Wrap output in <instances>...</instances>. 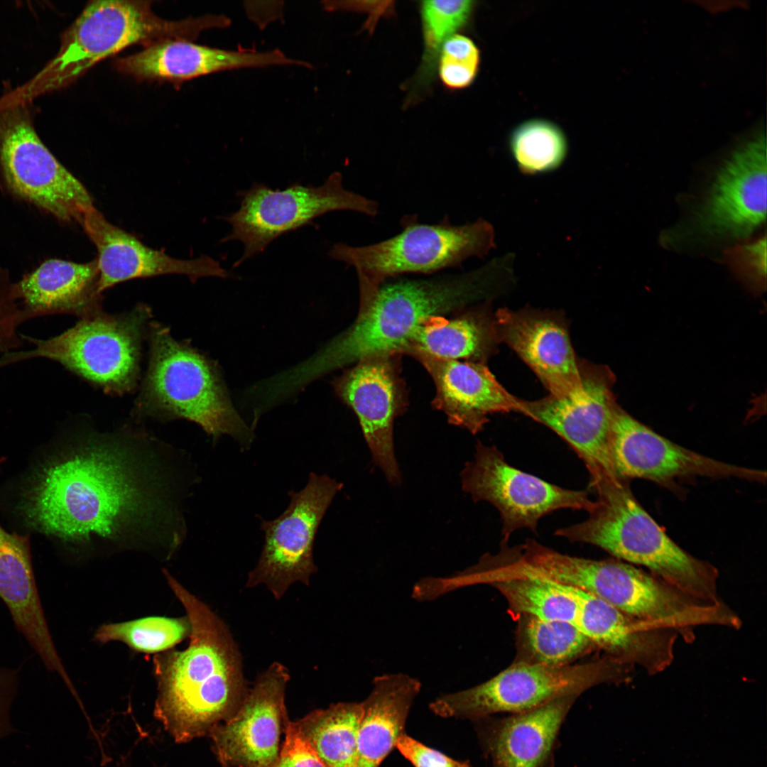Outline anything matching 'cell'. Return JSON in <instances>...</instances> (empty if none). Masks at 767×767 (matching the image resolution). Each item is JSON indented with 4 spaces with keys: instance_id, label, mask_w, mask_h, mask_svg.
Masks as SVG:
<instances>
[{
    "instance_id": "1",
    "label": "cell",
    "mask_w": 767,
    "mask_h": 767,
    "mask_svg": "<svg viewBox=\"0 0 767 767\" xmlns=\"http://www.w3.org/2000/svg\"><path fill=\"white\" fill-rule=\"evenodd\" d=\"M147 438L90 433L44 463L21 505L33 529L63 542L180 541L172 484Z\"/></svg>"
},
{
    "instance_id": "2",
    "label": "cell",
    "mask_w": 767,
    "mask_h": 767,
    "mask_svg": "<svg viewBox=\"0 0 767 767\" xmlns=\"http://www.w3.org/2000/svg\"><path fill=\"white\" fill-rule=\"evenodd\" d=\"M502 285L497 265L457 275L426 279L392 278L378 285L359 284L356 321L313 359L298 368L305 383L316 376L371 355L406 354L420 327L492 295Z\"/></svg>"
},
{
    "instance_id": "3",
    "label": "cell",
    "mask_w": 767,
    "mask_h": 767,
    "mask_svg": "<svg viewBox=\"0 0 767 767\" xmlns=\"http://www.w3.org/2000/svg\"><path fill=\"white\" fill-rule=\"evenodd\" d=\"M191 624L188 647L154 657L156 713L177 741L198 736L238 708L246 694L241 655L227 625L168 571Z\"/></svg>"
},
{
    "instance_id": "4",
    "label": "cell",
    "mask_w": 767,
    "mask_h": 767,
    "mask_svg": "<svg viewBox=\"0 0 767 767\" xmlns=\"http://www.w3.org/2000/svg\"><path fill=\"white\" fill-rule=\"evenodd\" d=\"M597 494L588 517L558 528L555 535L590 544L629 564L640 565L686 594L704 602H722L717 569L674 543L634 497L628 479L604 472L590 478Z\"/></svg>"
},
{
    "instance_id": "5",
    "label": "cell",
    "mask_w": 767,
    "mask_h": 767,
    "mask_svg": "<svg viewBox=\"0 0 767 767\" xmlns=\"http://www.w3.org/2000/svg\"><path fill=\"white\" fill-rule=\"evenodd\" d=\"M151 1L97 0L87 3L63 32L57 55L33 77L2 95L5 105L30 104L65 88L99 61L127 47H146L167 40H191L201 32L229 26L223 15L169 21L154 13Z\"/></svg>"
},
{
    "instance_id": "6",
    "label": "cell",
    "mask_w": 767,
    "mask_h": 767,
    "mask_svg": "<svg viewBox=\"0 0 767 767\" xmlns=\"http://www.w3.org/2000/svg\"><path fill=\"white\" fill-rule=\"evenodd\" d=\"M148 335V366L135 413L190 420L214 440L228 435L248 449L253 433L234 408L215 365L161 324L151 322Z\"/></svg>"
},
{
    "instance_id": "7",
    "label": "cell",
    "mask_w": 767,
    "mask_h": 767,
    "mask_svg": "<svg viewBox=\"0 0 767 767\" xmlns=\"http://www.w3.org/2000/svg\"><path fill=\"white\" fill-rule=\"evenodd\" d=\"M151 312L141 305L129 312H100L48 339L22 335L32 348L0 357V369L26 360L55 361L111 394L134 390L139 376L142 339Z\"/></svg>"
},
{
    "instance_id": "8",
    "label": "cell",
    "mask_w": 767,
    "mask_h": 767,
    "mask_svg": "<svg viewBox=\"0 0 767 767\" xmlns=\"http://www.w3.org/2000/svg\"><path fill=\"white\" fill-rule=\"evenodd\" d=\"M401 231L386 239L364 246L334 244L328 256L353 267L358 281L371 285L408 273L431 274L484 258L495 246L494 227L479 218L452 224L447 217L436 224L405 215Z\"/></svg>"
},
{
    "instance_id": "9",
    "label": "cell",
    "mask_w": 767,
    "mask_h": 767,
    "mask_svg": "<svg viewBox=\"0 0 767 767\" xmlns=\"http://www.w3.org/2000/svg\"><path fill=\"white\" fill-rule=\"evenodd\" d=\"M634 668L606 656L561 666L516 661L484 682L439 697L430 708L442 717L477 720L496 713H521L560 698L578 697L600 684L629 682Z\"/></svg>"
},
{
    "instance_id": "10",
    "label": "cell",
    "mask_w": 767,
    "mask_h": 767,
    "mask_svg": "<svg viewBox=\"0 0 767 767\" xmlns=\"http://www.w3.org/2000/svg\"><path fill=\"white\" fill-rule=\"evenodd\" d=\"M28 105L0 108V186L62 222L80 224L92 198L43 143Z\"/></svg>"
},
{
    "instance_id": "11",
    "label": "cell",
    "mask_w": 767,
    "mask_h": 767,
    "mask_svg": "<svg viewBox=\"0 0 767 767\" xmlns=\"http://www.w3.org/2000/svg\"><path fill=\"white\" fill-rule=\"evenodd\" d=\"M239 209L223 219L231 225L222 242L239 241L244 253L234 268L260 254L283 234L296 230L326 213L351 211L376 217L377 202L344 187L343 176L334 172L320 186L294 183L284 190H273L254 183L239 192Z\"/></svg>"
},
{
    "instance_id": "12",
    "label": "cell",
    "mask_w": 767,
    "mask_h": 767,
    "mask_svg": "<svg viewBox=\"0 0 767 767\" xmlns=\"http://www.w3.org/2000/svg\"><path fill=\"white\" fill-rule=\"evenodd\" d=\"M582 589L634 618L678 631L692 642L694 629L721 626L739 629L741 621L724 602L695 599L651 573L615 559L592 560L581 579Z\"/></svg>"
},
{
    "instance_id": "13",
    "label": "cell",
    "mask_w": 767,
    "mask_h": 767,
    "mask_svg": "<svg viewBox=\"0 0 767 767\" xmlns=\"http://www.w3.org/2000/svg\"><path fill=\"white\" fill-rule=\"evenodd\" d=\"M462 490L474 502L486 501L499 511L501 543H508L520 529L536 532L540 518L560 509L592 508L587 491L573 490L548 482L509 464L494 445L478 442L474 457L460 472Z\"/></svg>"
},
{
    "instance_id": "14",
    "label": "cell",
    "mask_w": 767,
    "mask_h": 767,
    "mask_svg": "<svg viewBox=\"0 0 767 767\" xmlns=\"http://www.w3.org/2000/svg\"><path fill=\"white\" fill-rule=\"evenodd\" d=\"M580 380L569 391L535 401L521 400L518 413L549 428L582 460L589 478L615 473L611 437L618 404L615 378L604 365L580 361ZM618 476V475H617Z\"/></svg>"
},
{
    "instance_id": "15",
    "label": "cell",
    "mask_w": 767,
    "mask_h": 767,
    "mask_svg": "<svg viewBox=\"0 0 767 767\" xmlns=\"http://www.w3.org/2000/svg\"><path fill=\"white\" fill-rule=\"evenodd\" d=\"M343 484L326 474L311 472L299 491H290V504L272 521L261 518L264 543L258 562L248 576L246 587L264 584L276 599L290 585H309L317 571L313 546L321 521Z\"/></svg>"
},
{
    "instance_id": "16",
    "label": "cell",
    "mask_w": 767,
    "mask_h": 767,
    "mask_svg": "<svg viewBox=\"0 0 767 767\" xmlns=\"http://www.w3.org/2000/svg\"><path fill=\"white\" fill-rule=\"evenodd\" d=\"M399 357H364L334 381L336 393L358 418L374 464L393 486L402 482L395 455L393 424L406 404Z\"/></svg>"
},
{
    "instance_id": "17",
    "label": "cell",
    "mask_w": 767,
    "mask_h": 767,
    "mask_svg": "<svg viewBox=\"0 0 767 767\" xmlns=\"http://www.w3.org/2000/svg\"><path fill=\"white\" fill-rule=\"evenodd\" d=\"M289 671L278 662L260 675L222 724L212 728L217 755L225 767H273L285 720V690Z\"/></svg>"
},
{
    "instance_id": "18",
    "label": "cell",
    "mask_w": 767,
    "mask_h": 767,
    "mask_svg": "<svg viewBox=\"0 0 767 767\" xmlns=\"http://www.w3.org/2000/svg\"><path fill=\"white\" fill-rule=\"evenodd\" d=\"M611 457L616 475L626 479L662 482L703 476L762 482L766 478L764 471L727 464L684 448L641 423L620 406L613 423Z\"/></svg>"
},
{
    "instance_id": "19",
    "label": "cell",
    "mask_w": 767,
    "mask_h": 767,
    "mask_svg": "<svg viewBox=\"0 0 767 767\" xmlns=\"http://www.w3.org/2000/svg\"><path fill=\"white\" fill-rule=\"evenodd\" d=\"M765 141H752L732 155L718 173L697 215V227L712 236H745L766 219Z\"/></svg>"
},
{
    "instance_id": "20",
    "label": "cell",
    "mask_w": 767,
    "mask_h": 767,
    "mask_svg": "<svg viewBox=\"0 0 767 767\" xmlns=\"http://www.w3.org/2000/svg\"><path fill=\"white\" fill-rule=\"evenodd\" d=\"M494 320L499 342L518 355L550 394L565 393L578 384L580 361L562 318L545 311L502 308Z\"/></svg>"
},
{
    "instance_id": "21",
    "label": "cell",
    "mask_w": 767,
    "mask_h": 767,
    "mask_svg": "<svg viewBox=\"0 0 767 767\" xmlns=\"http://www.w3.org/2000/svg\"><path fill=\"white\" fill-rule=\"evenodd\" d=\"M80 225L97 250L99 290L123 281L164 274H181L192 281L201 277H229L219 262L208 256L181 260L151 249L112 224L94 206L85 214Z\"/></svg>"
},
{
    "instance_id": "22",
    "label": "cell",
    "mask_w": 767,
    "mask_h": 767,
    "mask_svg": "<svg viewBox=\"0 0 767 767\" xmlns=\"http://www.w3.org/2000/svg\"><path fill=\"white\" fill-rule=\"evenodd\" d=\"M431 376L436 388L433 406L442 411L448 422L480 432L496 413H518L521 400L507 391L485 363L440 359L412 352Z\"/></svg>"
},
{
    "instance_id": "23",
    "label": "cell",
    "mask_w": 767,
    "mask_h": 767,
    "mask_svg": "<svg viewBox=\"0 0 767 767\" xmlns=\"http://www.w3.org/2000/svg\"><path fill=\"white\" fill-rule=\"evenodd\" d=\"M296 64L295 60L278 49L266 52L227 50L172 39L119 58L114 67L137 80L178 82L224 70Z\"/></svg>"
},
{
    "instance_id": "24",
    "label": "cell",
    "mask_w": 767,
    "mask_h": 767,
    "mask_svg": "<svg viewBox=\"0 0 767 767\" xmlns=\"http://www.w3.org/2000/svg\"><path fill=\"white\" fill-rule=\"evenodd\" d=\"M99 278L96 259L87 263L44 261L14 283L24 322L54 314L83 319L102 312Z\"/></svg>"
},
{
    "instance_id": "25",
    "label": "cell",
    "mask_w": 767,
    "mask_h": 767,
    "mask_svg": "<svg viewBox=\"0 0 767 767\" xmlns=\"http://www.w3.org/2000/svg\"><path fill=\"white\" fill-rule=\"evenodd\" d=\"M577 697L560 698L487 727L482 740L493 767H539Z\"/></svg>"
},
{
    "instance_id": "26",
    "label": "cell",
    "mask_w": 767,
    "mask_h": 767,
    "mask_svg": "<svg viewBox=\"0 0 767 767\" xmlns=\"http://www.w3.org/2000/svg\"><path fill=\"white\" fill-rule=\"evenodd\" d=\"M372 690L361 702L353 767H379L404 734L410 709L420 682L404 673L374 678Z\"/></svg>"
},
{
    "instance_id": "27",
    "label": "cell",
    "mask_w": 767,
    "mask_h": 767,
    "mask_svg": "<svg viewBox=\"0 0 767 767\" xmlns=\"http://www.w3.org/2000/svg\"><path fill=\"white\" fill-rule=\"evenodd\" d=\"M499 342L494 320L483 312L455 319H428L413 337L406 354L425 353L440 359L484 363Z\"/></svg>"
},
{
    "instance_id": "28",
    "label": "cell",
    "mask_w": 767,
    "mask_h": 767,
    "mask_svg": "<svg viewBox=\"0 0 767 767\" xmlns=\"http://www.w3.org/2000/svg\"><path fill=\"white\" fill-rule=\"evenodd\" d=\"M361 702H339L293 722L325 767H353Z\"/></svg>"
},
{
    "instance_id": "29",
    "label": "cell",
    "mask_w": 767,
    "mask_h": 767,
    "mask_svg": "<svg viewBox=\"0 0 767 767\" xmlns=\"http://www.w3.org/2000/svg\"><path fill=\"white\" fill-rule=\"evenodd\" d=\"M519 635L523 661L552 666L570 664L594 648L591 641L570 624L520 616Z\"/></svg>"
},
{
    "instance_id": "30",
    "label": "cell",
    "mask_w": 767,
    "mask_h": 767,
    "mask_svg": "<svg viewBox=\"0 0 767 767\" xmlns=\"http://www.w3.org/2000/svg\"><path fill=\"white\" fill-rule=\"evenodd\" d=\"M509 148L518 170L526 175L547 173L559 168L568 150L563 131L555 124L532 119L511 133Z\"/></svg>"
},
{
    "instance_id": "31",
    "label": "cell",
    "mask_w": 767,
    "mask_h": 767,
    "mask_svg": "<svg viewBox=\"0 0 767 767\" xmlns=\"http://www.w3.org/2000/svg\"><path fill=\"white\" fill-rule=\"evenodd\" d=\"M191 633L188 617L151 616L122 623L104 624L96 632L102 643L119 641L146 653L166 651Z\"/></svg>"
},
{
    "instance_id": "32",
    "label": "cell",
    "mask_w": 767,
    "mask_h": 767,
    "mask_svg": "<svg viewBox=\"0 0 767 767\" xmlns=\"http://www.w3.org/2000/svg\"><path fill=\"white\" fill-rule=\"evenodd\" d=\"M473 8L474 1L467 0H433L421 3L425 71L429 67L433 70L435 59L443 43L467 23Z\"/></svg>"
},
{
    "instance_id": "33",
    "label": "cell",
    "mask_w": 767,
    "mask_h": 767,
    "mask_svg": "<svg viewBox=\"0 0 767 767\" xmlns=\"http://www.w3.org/2000/svg\"><path fill=\"white\" fill-rule=\"evenodd\" d=\"M438 58L439 75L448 88L462 89L475 79L480 55L469 38L460 34L451 36L443 43Z\"/></svg>"
},
{
    "instance_id": "34",
    "label": "cell",
    "mask_w": 767,
    "mask_h": 767,
    "mask_svg": "<svg viewBox=\"0 0 767 767\" xmlns=\"http://www.w3.org/2000/svg\"><path fill=\"white\" fill-rule=\"evenodd\" d=\"M24 322L9 272L0 267V357L16 351L23 342L18 333Z\"/></svg>"
},
{
    "instance_id": "35",
    "label": "cell",
    "mask_w": 767,
    "mask_h": 767,
    "mask_svg": "<svg viewBox=\"0 0 767 767\" xmlns=\"http://www.w3.org/2000/svg\"><path fill=\"white\" fill-rule=\"evenodd\" d=\"M734 270L756 290H764L766 278V239L739 245L729 255Z\"/></svg>"
},
{
    "instance_id": "36",
    "label": "cell",
    "mask_w": 767,
    "mask_h": 767,
    "mask_svg": "<svg viewBox=\"0 0 767 767\" xmlns=\"http://www.w3.org/2000/svg\"><path fill=\"white\" fill-rule=\"evenodd\" d=\"M273 767H325L293 722L285 725V739Z\"/></svg>"
},
{
    "instance_id": "37",
    "label": "cell",
    "mask_w": 767,
    "mask_h": 767,
    "mask_svg": "<svg viewBox=\"0 0 767 767\" xmlns=\"http://www.w3.org/2000/svg\"><path fill=\"white\" fill-rule=\"evenodd\" d=\"M396 748L414 767H471L467 761L454 760L403 734Z\"/></svg>"
},
{
    "instance_id": "38",
    "label": "cell",
    "mask_w": 767,
    "mask_h": 767,
    "mask_svg": "<svg viewBox=\"0 0 767 767\" xmlns=\"http://www.w3.org/2000/svg\"><path fill=\"white\" fill-rule=\"evenodd\" d=\"M15 677L9 671L0 669V739L11 734L10 708L15 695Z\"/></svg>"
}]
</instances>
